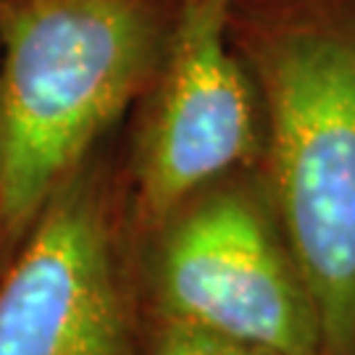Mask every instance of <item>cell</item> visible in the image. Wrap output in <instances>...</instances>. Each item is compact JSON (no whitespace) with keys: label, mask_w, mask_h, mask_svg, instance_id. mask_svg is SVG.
I'll return each instance as SVG.
<instances>
[{"label":"cell","mask_w":355,"mask_h":355,"mask_svg":"<svg viewBox=\"0 0 355 355\" xmlns=\"http://www.w3.org/2000/svg\"><path fill=\"white\" fill-rule=\"evenodd\" d=\"M166 321L227 334L277 355H321V329L287 245L240 192L195 203L155 261Z\"/></svg>","instance_id":"obj_3"},{"label":"cell","mask_w":355,"mask_h":355,"mask_svg":"<svg viewBox=\"0 0 355 355\" xmlns=\"http://www.w3.org/2000/svg\"><path fill=\"white\" fill-rule=\"evenodd\" d=\"M234 0H179L137 148V208L158 227L255 148L253 82L229 40Z\"/></svg>","instance_id":"obj_4"},{"label":"cell","mask_w":355,"mask_h":355,"mask_svg":"<svg viewBox=\"0 0 355 355\" xmlns=\"http://www.w3.org/2000/svg\"><path fill=\"white\" fill-rule=\"evenodd\" d=\"M353 355H355V353H353Z\"/></svg>","instance_id":"obj_7"},{"label":"cell","mask_w":355,"mask_h":355,"mask_svg":"<svg viewBox=\"0 0 355 355\" xmlns=\"http://www.w3.org/2000/svg\"><path fill=\"white\" fill-rule=\"evenodd\" d=\"M179 0H0V258L153 85Z\"/></svg>","instance_id":"obj_2"},{"label":"cell","mask_w":355,"mask_h":355,"mask_svg":"<svg viewBox=\"0 0 355 355\" xmlns=\"http://www.w3.org/2000/svg\"><path fill=\"white\" fill-rule=\"evenodd\" d=\"M229 40L266 103L277 205L321 355H353L355 0H234Z\"/></svg>","instance_id":"obj_1"},{"label":"cell","mask_w":355,"mask_h":355,"mask_svg":"<svg viewBox=\"0 0 355 355\" xmlns=\"http://www.w3.org/2000/svg\"><path fill=\"white\" fill-rule=\"evenodd\" d=\"M0 355H129L105 208L79 174L3 271Z\"/></svg>","instance_id":"obj_5"},{"label":"cell","mask_w":355,"mask_h":355,"mask_svg":"<svg viewBox=\"0 0 355 355\" xmlns=\"http://www.w3.org/2000/svg\"><path fill=\"white\" fill-rule=\"evenodd\" d=\"M150 355H277L258 347V345L242 343L227 334H218L211 329L190 327L182 321H166L161 331L153 340Z\"/></svg>","instance_id":"obj_6"}]
</instances>
